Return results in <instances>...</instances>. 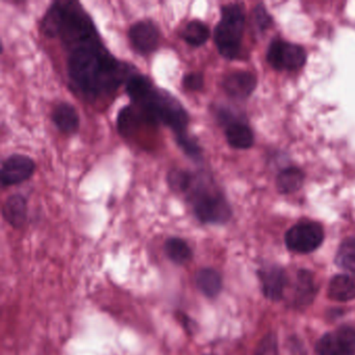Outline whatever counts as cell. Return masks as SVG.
<instances>
[{"mask_svg": "<svg viewBox=\"0 0 355 355\" xmlns=\"http://www.w3.org/2000/svg\"><path fill=\"white\" fill-rule=\"evenodd\" d=\"M49 39H59L67 53L70 86L85 101L109 98L136 73L135 66L120 61L105 46L91 16L78 1H55L41 20Z\"/></svg>", "mask_w": 355, "mask_h": 355, "instance_id": "1", "label": "cell"}, {"mask_svg": "<svg viewBox=\"0 0 355 355\" xmlns=\"http://www.w3.org/2000/svg\"><path fill=\"white\" fill-rule=\"evenodd\" d=\"M132 105L140 110L157 125L166 126L173 132L182 153L194 162L202 161V149L189 134L190 116L184 105L169 91L155 86L144 74H132L125 85Z\"/></svg>", "mask_w": 355, "mask_h": 355, "instance_id": "2", "label": "cell"}, {"mask_svg": "<svg viewBox=\"0 0 355 355\" xmlns=\"http://www.w3.org/2000/svg\"><path fill=\"white\" fill-rule=\"evenodd\" d=\"M184 196L200 223L222 225L232 218V207L225 194L205 172L193 173L192 182Z\"/></svg>", "mask_w": 355, "mask_h": 355, "instance_id": "3", "label": "cell"}, {"mask_svg": "<svg viewBox=\"0 0 355 355\" xmlns=\"http://www.w3.org/2000/svg\"><path fill=\"white\" fill-rule=\"evenodd\" d=\"M245 21L242 3H227L221 8V18L214 30V42L224 59L234 60L240 55Z\"/></svg>", "mask_w": 355, "mask_h": 355, "instance_id": "4", "label": "cell"}, {"mask_svg": "<svg viewBox=\"0 0 355 355\" xmlns=\"http://www.w3.org/2000/svg\"><path fill=\"white\" fill-rule=\"evenodd\" d=\"M324 241V230L321 224L313 221H302L291 227L286 234V247L297 253L313 252Z\"/></svg>", "mask_w": 355, "mask_h": 355, "instance_id": "5", "label": "cell"}, {"mask_svg": "<svg viewBox=\"0 0 355 355\" xmlns=\"http://www.w3.org/2000/svg\"><path fill=\"white\" fill-rule=\"evenodd\" d=\"M267 61L278 71H295L301 69L306 63V53L300 45L276 40L270 45Z\"/></svg>", "mask_w": 355, "mask_h": 355, "instance_id": "6", "label": "cell"}, {"mask_svg": "<svg viewBox=\"0 0 355 355\" xmlns=\"http://www.w3.org/2000/svg\"><path fill=\"white\" fill-rule=\"evenodd\" d=\"M36 172V163L32 157L21 153L8 157L1 165L0 180L3 188L17 186L30 180Z\"/></svg>", "mask_w": 355, "mask_h": 355, "instance_id": "7", "label": "cell"}, {"mask_svg": "<svg viewBox=\"0 0 355 355\" xmlns=\"http://www.w3.org/2000/svg\"><path fill=\"white\" fill-rule=\"evenodd\" d=\"M128 39L132 49L140 55H149L157 51L159 45V31L149 19L135 22L128 31Z\"/></svg>", "mask_w": 355, "mask_h": 355, "instance_id": "8", "label": "cell"}, {"mask_svg": "<svg viewBox=\"0 0 355 355\" xmlns=\"http://www.w3.org/2000/svg\"><path fill=\"white\" fill-rule=\"evenodd\" d=\"M218 119L225 126V138L234 149H249L253 146L254 136L247 124L236 120L227 110H219Z\"/></svg>", "mask_w": 355, "mask_h": 355, "instance_id": "9", "label": "cell"}, {"mask_svg": "<svg viewBox=\"0 0 355 355\" xmlns=\"http://www.w3.org/2000/svg\"><path fill=\"white\" fill-rule=\"evenodd\" d=\"M318 355H354L355 330L344 328L324 334L317 344Z\"/></svg>", "mask_w": 355, "mask_h": 355, "instance_id": "10", "label": "cell"}, {"mask_svg": "<svg viewBox=\"0 0 355 355\" xmlns=\"http://www.w3.org/2000/svg\"><path fill=\"white\" fill-rule=\"evenodd\" d=\"M257 80L254 74L248 71H234L224 76L222 88L224 92L234 99L244 101L248 98L257 88Z\"/></svg>", "mask_w": 355, "mask_h": 355, "instance_id": "11", "label": "cell"}, {"mask_svg": "<svg viewBox=\"0 0 355 355\" xmlns=\"http://www.w3.org/2000/svg\"><path fill=\"white\" fill-rule=\"evenodd\" d=\"M263 293L268 299L278 301L284 296L288 278L286 271L277 265L261 268L259 271Z\"/></svg>", "mask_w": 355, "mask_h": 355, "instance_id": "12", "label": "cell"}, {"mask_svg": "<svg viewBox=\"0 0 355 355\" xmlns=\"http://www.w3.org/2000/svg\"><path fill=\"white\" fill-rule=\"evenodd\" d=\"M51 121L59 132L67 136H73L80 130V114L73 105L66 101H62L53 107Z\"/></svg>", "mask_w": 355, "mask_h": 355, "instance_id": "13", "label": "cell"}, {"mask_svg": "<svg viewBox=\"0 0 355 355\" xmlns=\"http://www.w3.org/2000/svg\"><path fill=\"white\" fill-rule=\"evenodd\" d=\"M28 200L22 194H13L3 202V218L12 227L19 230L24 227L28 220Z\"/></svg>", "mask_w": 355, "mask_h": 355, "instance_id": "14", "label": "cell"}, {"mask_svg": "<svg viewBox=\"0 0 355 355\" xmlns=\"http://www.w3.org/2000/svg\"><path fill=\"white\" fill-rule=\"evenodd\" d=\"M317 294V286L313 275L309 270H300L297 273L295 284V303L297 306L304 307L311 304Z\"/></svg>", "mask_w": 355, "mask_h": 355, "instance_id": "15", "label": "cell"}, {"mask_svg": "<svg viewBox=\"0 0 355 355\" xmlns=\"http://www.w3.org/2000/svg\"><path fill=\"white\" fill-rule=\"evenodd\" d=\"M328 297L338 302H348L355 299V280L345 274L334 276L328 286Z\"/></svg>", "mask_w": 355, "mask_h": 355, "instance_id": "16", "label": "cell"}, {"mask_svg": "<svg viewBox=\"0 0 355 355\" xmlns=\"http://www.w3.org/2000/svg\"><path fill=\"white\" fill-rule=\"evenodd\" d=\"M195 279L197 288L207 298L217 297L223 286L221 275L213 268H202L199 270Z\"/></svg>", "mask_w": 355, "mask_h": 355, "instance_id": "17", "label": "cell"}, {"mask_svg": "<svg viewBox=\"0 0 355 355\" xmlns=\"http://www.w3.org/2000/svg\"><path fill=\"white\" fill-rule=\"evenodd\" d=\"M180 36L189 46L198 49L207 42L211 37V31L205 22L193 19L184 26Z\"/></svg>", "mask_w": 355, "mask_h": 355, "instance_id": "18", "label": "cell"}, {"mask_svg": "<svg viewBox=\"0 0 355 355\" xmlns=\"http://www.w3.org/2000/svg\"><path fill=\"white\" fill-rule=\"evenodd\" d=\"M164 249H165L168 259L175 265H184V263H189L193 257V251L190 245L184 239L178 238V236H172L166 240Z\"/></svg>", "mask_w": 355, "mask_h": 355, "instance_id": "19", "label": "cell"}, {"mask_svg": "<svg viewBox=\"0 0 355 355\" xmlns=\"http://www.w3.org/2000/svg\"><path fill=\"white\" fill-rule=\"evenodd\" d=\"M304 173L298 168L291 167L278 174L276 187L282 194H291L302 188Z\"/></svg>", "mask_w": 355, "mask_h": 355, "instance_id": "20", "label": "cell"}, {"mask_svg": "<svg viewBox=\"0 0 355 355\" xmlns=\"http://www.w3.org/2000/svg\"><path fill=\"white\" fill-rule=\"evenodd\" d=\"M194 172L182 168H173L167 174V184L172 191L186 194L192 182Z\"/></svg>", "mask_w": 355, "mask_h": 355, "instance_id": "21", "label": "cell"}, {"mask_svg": "<svg viewBox=\"0 0 355 355\" xmlns=\"http://www.w3.org/2000/svg\"><path fill=\"white\" fill-rule=\"evenodd\" d=\"M182 85L189 92H199L205 87V76L201 72H189L182 78Z\"/></svg>", "mask_w": 355, "mask_h": 355, "instance_id": "22", "label": "cell"}, {"mask_svg": "<svg viewBox=\"0 0 355 355\" xmlns=\"http://www.w3.org/2000/svg\"><path fill=\"white\" fill-rule=\"evenodd\" d=\"M254 355H278V345L276 336L273 334H267L259 342Z\"/></svg>", "mask_w": 355, "mask_h": 355, "instance_id": "23", "label": "cell"}, {"mask_svg": "<svg viewBox=\"0 0 355 355\" xmlns=\"http://www.w3.org/2000/svg\"><path fill=\"white\" fill-rule=\"evenodd\" d=\"M254 19L255 24H257V26H259L261 31H265L272 24V18L267 13L265 6L261 5V3L257 6V8L254 9Z\"/></svg>", "mask_w": 355, "mask_h": 355, "instance_id": "24", "label": "cell"}, {"mask_svg": "<svg viewBox=\"0 0 355 355\" xmlns=\"http://www.w3.org/2000/svg\"><path fill=\"white\" fill-rule=\"evenodd\" d=\"M336 263L343 269L347 270L355 275V257L336 254Z\"/></svg>", "mask_w": 355, "mask_h": 355, "instance_id": "25", "label": "cell"}, {"mask_svg": "<svg viewBox=\"0 0 355 355\" xmlns=\"http://www.w3.org/2000/svg\"><path fill=\"white\" fill-rule=\"evenodd\" d=\"M338 255H349V257H355V236L347 239L340 245L338 249Z\"/></svg>", "mask_w": 355, "mask_h": 355, "instance_id": "26", "label": "cell"}, {"mask_svg": "<svg viewBox=\"0 0 355 355\" xmlns=\"http://www.w3.org/2000/svg\"><path fill=\"white\" fill-rule=\"evenodd\" d=\"M203 355H215V354H209V353H207V354H203Z\"/></svg>", "mask_w": 355, "mask_h": 355, "instance_id": "27", "label": "cell"}]
</instances>
